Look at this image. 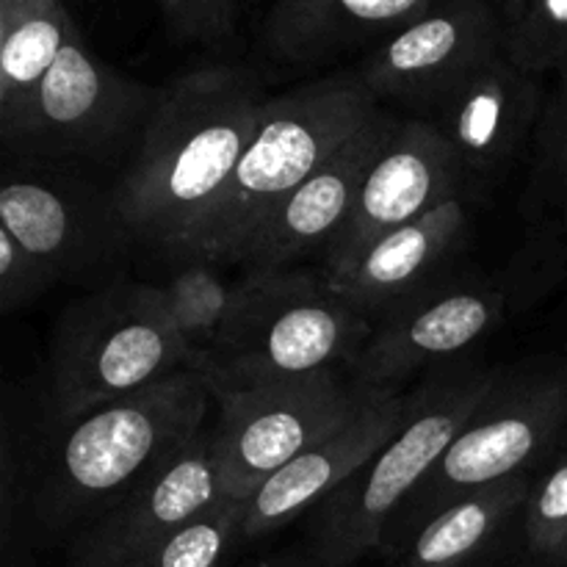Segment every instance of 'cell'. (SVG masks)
I'll use <instances>...</instances> for the list:
<instances>
[{
	"mask_svg": "<svg viewBox=\"0 0 567 567\" xmlns=\"http://www.w3.org/2000/svg\"><path fill=\"white\" fill-rule=\"evenodd\" d=\"M548 89L502 53L460 78L424 120L446 138L474 181L502 175L532 144Z\"/></svg>",
	"mask_w": 567,
	"mask_h": 567,
	"instance_id": "cell-14",
	"label": "cell"
},
{
	"mask_svg": "<svg viewBox=\"0 0 567 567\" xmlns=\"http://www.w3.org/2000/svg\"><path fill=\"white\" fill-rule=\"evenodd\" d=\"M404 404L408 396L399 388H380L352 419L327 432L269 476L247 502L244 540H258L302 518L343 482L352 480L399 430Z\"/></svg>",
	"mask_w": 567,
	"mask_h": 567,
	"instance_id": "cell-18",
	"label": "cell"
},
{
	"mask_svg": "<svg viewBox=\"0 0 567 567\" xmlns=\"http://www.w3.org/2000/svg\"><path fill=\"white\" fill-rule=\"evenodd\" d=\"M158 97L161 86L116 72L72 28L25 122L3 147L20 164L78 169L86 161L120 153L133 136H142Z\"/></svg>",
	"mask_w": 567,
	"mask_h": 567,
	"instance_id": "cell-8",
	"label": "cell"
},
{
	"mask_svg": "<svg viewBox=\"0 0 567 567\" xmlns=\"http://www.w3.org/2000/svg\"><path fill=\"white\" fill-rule=\"evenodd\" d=\"M371 393L374 388L358 385L349 371H321L214 396L219 419L210 435L221 498L249 502L282 465L352 419Z\"/></svg>",
	"mask_w": 567,
	"mask_h": 567,
	"instance_id": "cell-9",
	"label": "cell"
},
{
	"mask_svg": "<svg viewBox=\"0 0 567 567\" xmlns=\"http://www.w3.org/2000/svg\"><path fill=\"white\" fill-rule=\"evenodd\" d=\"M474 192L393 227L332 269H321L347 302L371 319L454 275L474 236Z\"/></svg>",
	"mask_w": 567,
	"mask_h": 567,
	"instance_id": "cell-15",
	"label": "cell"
},
{
	"mask_svg": "<svg viewBox=\"0 0 567 567\" xmlns=\"http://www.w3.org/2000/svg\"><path fill=\"white\" fill-rule=\"evenodd\" d=\"M210 391L194 369L59 424L31 463L33 540L83 529L147 476L181 457L205 430Z\"/></svg>",
	"mask_w": 567,
	"mask_h": 567,
	"instance_id": "cell-2",
	"label": "cell"
},
{
	"mask_svg": "<svg viewBox=\"0 0 567 567\" xmlns=\"http://www.w3.org/2000/svg\"><path fill=\"white\" fill-rule=\"evenodd\" d=\"M498 567H557V565H548V563H543V559L529 557V554H526V548H520L515 557H509L507 563H502Z\"/></svg>",
	"mask_w": 567,
	"mask_h": 567,
	"instance_id": "cell-29",
	"label": "cell"
},
{
	"mask_svg": "<svg viewBox=\"0 0 567 567\" xmlns=\"http://www.w3.org/2000/svg\"><path fill=\"white\" fill-rule=\"evenodd\" d=\"M502 53V17L491 0H432L410 25L388 37L360 66L380 100L424 116L460 78Z\"/></svg>",
	"mask_w": 567,
	"mask_h": 567,
	"instance_id": "cell-12",
	"label": "cell"
},
{
	"mask_svg": "<svg viewBox=\"0 0 567 567\" xmlns=\"http://www.w3.org/2000/svg\"><path fill=\"white\" fill-rule=\"evenodd\" d=\"M244 524L247 502L219 498L127 567H221L233 546L244 540Z\"/></svg>",
	"mask_w": 567,
	"mask_h": 567,
	"instance_id": "cell-24",
	"label": "cell"
},
{
	"mask_svg": "<svg viewBox=\"0 0 567 567\" xmlns=\"http://www.w3.org/2000/svg\"><path fill=\"white\" fill-rule=\"evenodd\" d=\"M374 319L341 297L321 269L247 271L233 310L192 369L210 396L321 371H349Z\"/></svg>",
	"mask_w": 567,
	"mask_h": 567,
	"instance_id": "cell-3",
	"label": "cell"
},
{
	"mask_svg": "<svg viewBox=\"0 0 567 567\" xmlns=\"http://www.w3.org/2000/svg\"><path fill=\"white\" fill-rule=\"evenodd\" d=\"M526 305L529 299L507 269L493 277L452 275L377 316L349 374L374 391L399 388L408 377L463 360L504 324L509 308Z\"/></svg>",
	"mask_w": 567,
	"mask_h": 567,
	"instance_id": "cell-10",
	"label": "cell"
},
{
	"mask_svg": "<svg viewBox=\"0 0 567 567\" xmlns=\"http://www.w3.org/2000/svg\"><path fill=\"white\" fill-rule=\"evenodd\" d=\"M474 188L476 181L430 122L415 116L393 120L360 186L352 219L321 258V269L343 264L393 227L408 225Z\"/></svg>",
	"mask_w": 567,
	"mask_h": 567,
	"instance_id": "cell-13",
	"label": "cell"
},
{
	"mask_svg": "<svg viewBox=\"0 0 567 567\" xmlns=\"http://www.w3.org/2000/svg\"><path fill=\"white\" fill-rule=\"evenodd\" d=\"M567 437V360H529L498 369L471 419L435 468L399 507L380 554L393 559L426 520L482 487L535 474L563 452Z\"/></svg>",
	"mask_w": 567,
	"mask_h": 567,
	"instance_id": "cell-5",
	"label": "cell"
},
{
	"mask_svg": "<svg viewBox=\"0 0 567 567\" xmlns=\"http://www.w3.org/2000/svg\"><path fill=\"white\" fill-rule=\"evenodd\" d=\"M161 293L172 321L197 358L219 338L233 310L236 282H227L210 260H183L181 269L161 286Z\"/></svg>",
	"mask_w": 567,
	"mask_h": 567,
	"instance_id": "cell-23",
	"label": "cell"
},
{
	"mask_svg": "<svg viewBox=\"0 0 567 567\" xmlns=\"http://www.w3.org/2000/svg\"><path fill=\"white\" fill-rule=\"evenodd\" d=\"M526 238L507 271L535 302L567 269V66L548 89L520 194Z\"/></svg>",
	"mask_w": 567,
	"mask_h": 567,
	"instance_id": "cell-19",
	"label": "cell"
},
{
	"mask_svg": "<svg viewBox=\"0 0 567 567\" xmlns=\"http://www.w3.org/2000/svg\"><path fill=\"white\" fill-rule=\"evenodd\" d=\"M532 474L482 487L426 520L396 567H498L524 548L520 515Z\"/></svg>",
	"mask_w": 567,
	"mask_h": 567,
	"instance_id": "cell-20",
	"label": "cell"
},
{
	"mask_svg": "<svg viewBox=\"0 0 567 567\" xmlns=\"http://www.w3.org/2000/svg\"><path fill=\"white\" fill-rule=\"evenodd\" d=\"M502 50L532 75L567 66V0H524L502 20Z\"/></svg>",
	"mask_w": 567,
	"mask_h": 567,
	"instance_id": "cell-25",
	"label": "cell"
},
{
	"mask_svg": "<svg viewBox=\"0 0 567 567\" xmlns=\"http://www.w3.org/2000/svg\"><path fill=\"white\" fill-rule=\"evenodd\" d=\"M491 3H493V9L498 11V17H502V20H504V17L513 14V11L518 9V6L524 3V0H491Z\"/></svg>",
	"mask_w": 567,
	"mask_h": 567,
	"instance_id": "cell-30",
	"label": "cell"
},
{
	"mask_svg": "<svg viewBox=\"0 0 567 567\" xmlns=\"http://www.w3.org/2000/svg\"><path fill=\"white\" fill-rule=\"evenodd\" d=\"M155 3H158L161 9H164L166 14H169L172 20H175V25H177V20H181V0H155Z\"/></svg>",
	"mask_w": 567,
	"mask_h": 567,
	"instance_id": "cell-31",
	"label": "cell"
},
{
	"mask_svg": "<svg viewBox=\"0 0 567 567\" xmlns=\"http://www.w3.org/2000/svg\"><path fill=\"white\" fill-rule=\"evenodd\" d=\"M393 120L396 116L380 111L302 186L293 188L249 238L236 266H241L244 271H282L308 258L310 252H321L324 258L327 249L352 219L360 186Z\"/></svg>",
	"mask_w": 567,
	"mask_h": 567,
	"instance_id": "cell-17",
	"label": "cell"
},
{
	"mask_svg": "<svg viewBox=\"0 0 567 567\" xmlns=\"http://www.w3.org/2000/svg\"><path fill=\"white\" fill-rule=\"evenodd\" d=\"M266 92L247 66H203L161 86L114 186L133 244L186 260L247 153Z\"/></svg>",
	"mask_w": 567,
	"mask_h": 567,
	"instance_id": "cell-1",
	"label": "cell"
},
{
	"mask_svg": "<svg viewBox=\"0 0 567 567\" xmlns=\"http://www.w3.org/2000/svg\"><path fill=\"white\" fill-rule=\"evenodd\" d=\"M520 532L529 557L567 567V452L532 474Z\"/></svg>",
	"mask_w": 567,
	"mask_h": 567,
	"instance_id": "cell-26",
	"label": "cell"
},
{
	"mask_svg": "<svg viewBox=\"0 0 567 567\" xmlns=\"http://www.w3.org/2000/svg\"><path fill=\"white\" fill-rule=\"evenodd\" d=\"M0 233L25 252L48 291L109 269L133 244L111 192L78 169L39 164L6 172Z\"/></svg>",
	"mask_w": 567,
	"mask_h": 567,
	"instance_id": "cell-11",
	"label": "cell"
},
{
	"mask_svg": "<svg viewBox=\"0 0 567 567\" xmlns=\"http://www.w3.org/2000/svg\"><path fill=\"white\" fill-rule=\"evenodd\" d=\"M236 3L238 0H181L177 28L203 42H221L236 25Z\"/></svg>",
	"mask_w": 567,
	"mask_h": 567,
	"instance_id": "cell-27",
	"label": "cell"
},
{
	"mask_svg": "<svg viewBox=\"0 0 567 567\" xmlns=\"http://www.w3.org/2000/svg\"><path fill=\"white\" fill-rule=\"evenodd\" d=\"M252 567H330V565H327L324 559H321L319 554L305 543V546H293L288 548V551L275 554V557L269 559H260V563Z\"/></svg>",
	"mask_w": 567,
	"mask_h": 567,
	"instance_id": "cell-28",
	"label": "cell"
},
{
	"mask_svg": "<svg viewBox=\"0 0 567 567\" xmlns=\"http://www.w3.org/2000/svg\"><path fill=\"white\" fill-rule=\"evenodd\" d=\"M498 369L457 363L432 369L408 393L404 419L391 441L336 493L308 513L305 543L330 567H352L380 551L388 524L485 399Z\"/></svg>",
	"mask_w": 567,
	"mask_h": 567,
	"instance_id": "cell-6",
	"label": "cell"
},
{
	"mask_svg": "<svg viewBox=\"0 0 567 567\" xmlns=\"http://www.w3.org/2000/svg\"><path fill=\"white\" fill-rule=\"evenodd\" d=\"M194 365L161 286L114 280L66 305L50 349V404L66 424Z\"/></svg>",
	"mask_w": 567,
	"mask_h": 567,
	"instance_id": "cell-7",
	"label": "cell"
},
{
	"mask_svg": "<svg viewBox=\"0 0 567 567\" xmlns=\"http://www.w3.org/2000/svg\"><path fill=\"white\" fill-rule=\"evenodd\" d=\"M61 0H0V138L9 142L70 39Z\"/></svg>",
	"mask_w": 567,
	"mask_h": 567,
	"instance_id": "cell-22",
	"label": "cell"
},
{
	"mask_svg": "<svg viewBox=\"0 0 567 567\" xmlns=\"http://www.w3.org/2000/svg\"><path fill=\"white\" fill-rule=\"evenodd\" d=\"M219 498L214 435L205 426L181 457L78 532L66 567H127Z\"/></svg>",
	"mask_w": 567,
	"mask_h": 567,
	"instance_id": "cell-16",
	"label": "cell"
},
{
	"mask_svg": "<svg viewBox=\"0 0 567 567\" xmlns=\"http://www.w3.org/2000/svg\"><path fill=\"white\" fill-rule=\"evenodd\" d=\"M430 6L432 0H277L264 42L277 59L313 64L369 39L393 37Z\"/></svg>",
	"mask_w": 567,
	"mask_h": 567,
	"instance_id": "cell-21",
	"label": "cell"
},
{
	"mask_svg": "<svg viewBox=\"0 0 567 567\" xmlns=\"http://www.w3.org/2000/svg\"><path fill=\"white\" fill-rule=\"evenodd\" d=\"M380 111L360 72H338L266 100L258 131L186 260L236 266L271 210Z\"/></svg>",
	"mask_w": 567,
	"mask_h": 567,
	"instance_id": "cell-4",
	"label": "cell"
}]
</instances>
